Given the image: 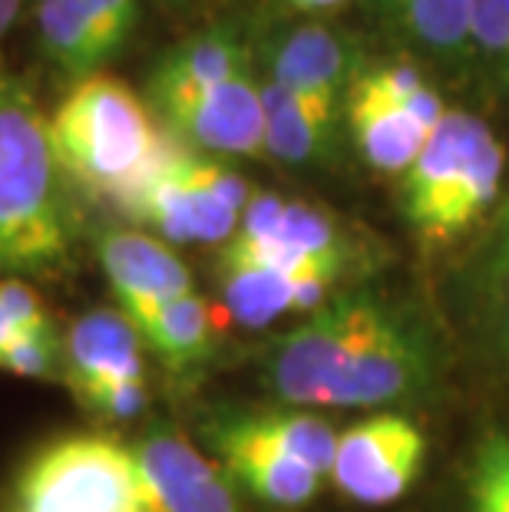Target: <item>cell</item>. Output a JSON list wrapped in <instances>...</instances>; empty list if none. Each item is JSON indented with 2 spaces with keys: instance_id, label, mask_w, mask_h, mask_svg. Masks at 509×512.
<instances>
[{
  "instance_id": "1",
  "label": "cell",
  "mask_w": 509,
  "mask_h": 512,
  "mask_svg": "<svg viewBox=\"0 0 509 512\" xmlns=\"http://www.w3.org/2000/svg\"><path fill=\"white\" fill-rule=\"evenodd\" d=\"M70 255V212L50 116L20 83L0 80V275H40Z\"/></svg>"
},
{
  "instance_id": "2",
  "label": "cell",
  "mask_w": 509,
  "mask_h": 512,
  "mask_svg": "<svg viewBox=\"0 0 509 512\" xmlns=\"http://www.w3.org/2000/svg\"><path fill=\"white\" fill-rule=\"evenodd\" d=\"M50 139L63 179L93 195L123 199L162 146L153 106L119 76L73 83L50 113Z\"/></svg>"
},
{
  "instance_id": "3",
  "label": "cell",
  "mask_w": 509,
  "mask_h": 512,
  "mask_svg": "<svg viewBox=\"0 0 509 512\" xmlns=\"http://www.w3.org/2000/svg\"><path fill=\"white\" fill-rule=\"evenodd\" d=\"M17 512H146L133 446L77 433L30 456L14 493Z\"/></svg>"
},
{
  "instance_id": "4",
  "label": "cell",
  "mask_w": 509,
  "mask_h": 512,
  "mask_svg": "<svg viewBox=\"0 0 509 512\" xmlns=\"http://www.w3.org/2000/svg\"><path fill=\"white\" fill-rule=\"evenodd\" d=\"M391 321L394 314L377 301L328 298L275 341L265 370L272 394L291 407H321L334 380Z\"/></svg>"
},
{
  "instance_id": "5",
  "label": "cell",
  "mask_w": 509,
  "mask_h": 512,
  "mask_svg": "<svg viewBox=\"0 0 509 512\" xmlns=\"http://www.w3.org/2000/svg\"><path fill=\"white\" fill-rule=\"evenodd\" d=\"M119 205L166 245H225L242 222V215L189 176L176 136L162 139L153 162L129 185Z\"/></svg>"
},
{
  "instance_id": "6",
  "label": "cell",
  "mask_w": 509,
  "mask_h": 512,
  "mask_svg": "<svg viewBox=\"0 0 509 512\" xmlns=\"http://www.w3.org/2000/svg\"><path fill=\"white\" fill-rule=\"evenodd\" d=\"M424 460V430L400 413H377L338 433L331 479L344 496L357 503L384 506L417 483Z\"/></svg>"
},
{
  "instance_id": "7",
  "label": "cell",
  "mask_w": 509,
  "mask_h": 512,
  "mask_svg": "<svg viewBox=\"0 0 509 512\" xmlns=\"http://www.w3.org/2000/svg\"><path fill=\"white\" fill-rule=\"evenodd\" d=\"M146 512H242L232 479L172 430H153L133 446Z\"/></svg>"
},
{
  "instance_id": "8",
  "label": "cell",
  "mask_w": 509,
  "mask_h": 512,
  "mask_svg": "<svg viewBox=\"0 0 509 512\" xmlns=\"http://www.w3.org/2000/svg\"><path fill=\"white\" fill-rule=\"evenodd\" d=\"M172 136L209 156H258L265 152L262 80L252 70L232 76L209 93L159 113Z\"/></svg>"
},
{
  "instance_id": "9",
  "label": "cell",
  "mask_w": 509,
  "mask_h": 512,
  "mask_svg": "<svg viewBox=\"0 0 509 512\" xmlns=\"http://www.w3.org/2000/svg\"><path fill=\"white\" fill-rule=\"evenodd\" d=\"M96 258L113 288L116 308L129 321L196 291L186 261L149 232L113 228L96 242Z\"/></svg>"
},
{
  "instance_id": "10",
  "label": "cell",
  "mask_w": 509,
  "mask_h": 512,
  "mask_svg": "<svg viewBox=\"0 0 509 512\" xmlns=\"http://www.w3.org/2000/svg\"><path fill=\"white\" fill-rule=\"evenodd\" d=\"M493 139V129L467 110H447V116L440 119L414 166L404 172V212L420 238L427 235L443 202Z\"/></svg>"
},
{
  "instance_id": "11",
  "label": "cell",
  "mask_w": 509,
  "mask_h": 512,
  "mask_svg": "<svg viewBox=\"0 0 509 512\" xmlns=\"http://www.w3.org/2000/svg\"><path fill=\"white\" fill-rule=\"evenodd\" d=\"M205 440L219 456L222 473L232 479V486H242L245 493L258 496L262 503L305 506L324 486L321 473H314L291 453L252 433L242 417L212 423L205 430Z\"/></svg>"
},
{
  "instance_id": "12",
  "label": "cell",
  "mask_w": 509,
  "mask_h": 512,
  "mask_svg": "<svg viewBox=\"0 0 509 512\" xmlns=\"http://www.w3.org/2000/svg\"><path fill=\"white\" fill-rule=\"evenodd\" d=\"M60 377L77 403L110 384L146 377L143 337L119 308H96L83 314L63 337Z\"/></svg>"
},
{
  "instance_id": "13",
  "label": "cell",
  "mask_w": 509,
  "mask_h": 512,
  "mask_svg": "<svg viewBox=\"0 0 509 512\" xmlns=\"http://www.w3.org/2000/svg\"><path fill=\"white\" fill-rule=\"evenodd\" d=\"M427 377L424 341L394 318L334 380L321 407H384L410 397L427 384Z\"/></svg>"
},
{
  "instance_id": "14",
  "label": "cell",
  "mask_w": 509,
  "mask_h": 512,
  "mask_svg": "<svg viewBox=\"0 0 509 512\" xmlns=\"http://www.w3.org/2000/svg\"><path fill=\"white\" fill-rule=\"evenodd\" d=\"M245 70H252V60H248L245 40L235 30H202L159 57L153 76H149V106L153 113H166Z\"/></svg>"
},
{
  "instance_id": "15",
  "label": "cell",
  "mask_w": 509,
  "mask_h": 512,
  "mask_svg": "<svg viewBox=\"0 0 509 512\" xmlns=\"http://www.w3.org/2000/svg\"><path fill=\"white\" fill-rule=\"evenodd\" d=\"M37 43L43 60L70 83L106 73V63L123 53L96 0H37Z\"/></svg>"
},
{
  "instance_id": "16",
  "label": "cell",
  "mask_w": 509,
  "mask_h": 512,
  "mask_svg": "<svg viewBox=\"0 0 509 512\" xmlns=\"http://www.w3.org/2000/svg\"><path fill=\"white\" fill-rule=\"evenodd\" d=\"M268 67H272L268 80L285 90L341 106V96L351 83V50L334 30L308 24L288 30L275 43Z\"/></svg>"
},
{
  "instance_id": "17",
  "label": "cell",
  "mask_w": 509,
  "mask_h": 512,
  "mask_svg": "<svg viewBox=\"0 0 509 512\" xmlns=\"http://www.w3.org/2000/svg\"><path fill=\"white\" fill-rule=\"evenodd\" d=\"M225 308L248 328H265L291 311H314L328 301L331 285L321 278H295L285 271L219 261Z\"/></svg>"
},
{
  "instance_id": "18",
  "label": "cell",
  "mask_w": 509,
  "mask_h": 512,
  "mask_svg": "<svg viewBox=\"0 0 509 512\" xmlns=\"http://www.w3.org/2000/svg\"><path fill=\"white\" fill-rule=\"evenodd\" d=\"M265 106V152L275 159L301 166V162L321 159L334 143L338 126V103L318 100L295 90H285L272 80H262Z\"/></svg>"
},
{
  "instance_id": "19",
  "label": "cell",
  "mask_w": 509,
  "mask_h": 512,
  "mask_svg": "<svg viewBox=\"0 0 509 512\" xmlns=\"http://www.w3.org/2000/svg\"><path fill=\"white\" fill-rule=\"evenodd\" d=\"M348 116L354 129V143L364 152V159L381 172H407L427 146L430 129L417 123L404 106L367 93L364 86H354L348 100Z\"/></svg>"
},
{
  "instance_id": "20",
  "label": "cell",
  "mask_w": 509,
  "mask_h": 512,
  "mask_svg": "<svg viewBox=\"0 0 509 512\" xmlns=\"http://www.w3.org/2000/svg\"><path fill=\"white\" fill-rule=\"evenodd\" d=\"M133 328L143 337V347H149L162 364L172 370H189L209 354L215 311L199 291H192L186 298L139 314L133 318Z\"/></svg>"
},
{
  "instance_id": "21",
  "label": "cell",
  "mask_w": 509,
  "mask_h": 512,
  "mask_svg": "<svg viewBox=\"0 0 509 512\" xmlns=\"http://www.w3.org/2000/svg\"><path fill=\"white\" fill-rule=\"evenodd\" d=\"M503 172H506V149L500 139H493V143L476 156V162L470 166L467 176L460 179L457 189L450 192V199L443 202L440 215L433 219V225L427 228V235L420 238V242L447 245L453 238H460L496 202L500 185H503Z\"/></svg>"
},
{
  "instance_id": "22",
  "label": "cell",
  "mask_w": 509,
  "mask_h": 512,
  "mask_svg": "<svg viewBox=\"0 0 509 512\" xmlns=\"http://www.w3.org/2000/svg\"><path fill=\"white\" fill-rule=\"evenodd\" d=\"M245 427L258 433L262 440L275 443L278 450L291 453L295 460L311 466L314 473L331 476L334 450H338V433L328 420L301 410H278V413H255L242 417Z\"/></svg>"
},
{
  "instance_id": "23",
  "label": "cell",
  "mask_w": 509,
  "mask_h": 512,
  "mask_svg": "<svg viewBox=\"0 0 509 512\" xmlns=\"http://www.w3.org/2000/svg\"><path fill=\"white\" fill-rule=\"evenodd\" d=\"M391 7L424 47L440 53L470 47L473 0H391Z\"/></svg>"
},
{
  "instance_id": "24",
  "label": "cell",
  "mask_w": 509,
  "mask_h": 512,
  "mask_svg": "<svg viewBox=\"0 0 509 512\" xmlns=\"http://www.w3.org/2000/svg\"><path fill=\"white\" fill-rule=\"evenodd\" d=\"M278 242H285L291 248H298L301 255H308L321 265H328L331 271H344L348 265V255H344V238L338 232L328 215L314 205L305 202H288L285 205V215H281V225H278Z\"/></svg>"
},
{
  "instance_id": "25",
  "label": "cell",
  "mask_w": 509,
  "mask_h": 512,
  "mask_svg": "<svg viewBox=\"0 0 509 512\" xmlns=\"http://www.w3.org/2000/svg\"><path fill=\"white\" fill-rule=\"evenodd\" d=\"M470 512H509V433L486 430L467 476Z\"/></svg>"
},
{
  "instance_id": "26",
  "label": "cell",
  "mask_w": 509,
  "mask_h": 512,
  "mask_svg": "<svg viewBox=\"0 0 509 512\" xmlns=\"http://www.w3.org/2000/svg\"><path fill=\"white\" fill-rule=\"evenodd\" d=\"M357 86H364L367 93L381 96V100L404 106V110L414 116L417 123H424L430 133L440 126V119L447 116V106H443L440 96L433 93L424 76L414 67H407V63H391V67L367 73L364 80H357Z\"/></svg>"
},
{
  "instance_id": "27",
  "label": "cell",
  "mask_w": 509,
  "mask_h": 512,
  "mask_svg": "<svg viewBox=\"0 0 509 512\" xmlns=\"http://www.w3.org/2000/svg\"><path fill=\"white\" fill-rule=\"evenodd\" d=\"M0 314L14 337H43L57 334L53 314L43 298L27 285L24 278H0Z\"/></svg>"
},
{
  "instance_id": "28",
  "label": "cell",
  "mask_w": 509,
  "mask_h": 512,
  "mask_svg": "<svg viewBox=\"0 0 509 512\" xmlns=\"http://www.w3.org/2000/svg\"><path fill=\"white\" fill-rule=\"evenodd\" d=\"M0 370L27 380H50L63 374V341L60 334L14 337L0 357Z\"/></svg>"
},
{
  "instance_id": "29",
  "label": "cell",
  "mask_w": 509,
  "mask_h": 512,
  "mask_svg": "<svg viewBox=\"0 0 509 512\" xmlns=\"http://www.w3.org/2000/svg\"><path fill=\"white\" fill-rule=\"evenodd\" d=\"M470 43L483 50L509 86V0H473Z\"/></svg>"
},
{
  "instance_id": "30",
  "label": "cell",
  "mask_w": 509,
  "mask_h": 512,
  "mask_svg": "<svg viewBox=\"0 0 509 512\" xmlns=\"http://www.w3.org/2000/svg\"><path fill=\"white\" fill-rule=\"evenodd\" d=\"M493 275L506 281L509 278V212H506V225H503V235H500V245H496V265H493Z\"/></svg>"
},
{
  "instance_id": "31",
  "label": "cell",
  "mask_w": 509,
  "mask_h": 512,
  "mask_svg": "<svg viewBox=\"0 0 509 512\" xmlns=\"http://www.w3.org/2000/svg\"><path fill=\"white\" fill-rule=\"evenodd\" d=\"M24 7H27V0H0V37H7V30L17 24Z\"/></svg>"
},
{
  "instance_id": "32",
  "label": "cell",
  "mask_w": 509,
  "mask_h": 512,
  "mask_svg": "<svg viewBox=\"0 0 509 512\" xmlns=\"http://www.w3.org/2000/svg\"><path fill=\"white\" fill-rule=\"evenodd\" d=\"M291 7H301V10H324V7H338L344 0H285Z\"/></svg>"
},
{
  "instance_id": "33",
  "label": "cell",
  "mask_w": 509,
  "mask_h": 512,
  "mask_svg": "<svg viewBox=\"0 0 509 512\" xmlns=\"http://www.w3.org/2000/svg\"><path fill=\"white\" fill-rule=\"evenodd\" d=\"M14 341V334H10V328H7V321H4V314H0V357H4V351H7V344Z\"/></svg>"
}]
</instances>
